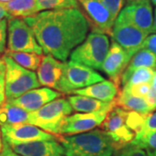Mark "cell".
<instances>
[{
	"instance_id": "cb8c5ba5",
	"label": "cell",
	"mask_w": 156,
	"mask_h": 156,
	"mask_svg": "<svg viewBox=\"0 0 156 156\" xmlns=\"http://www.w3.org/2000/svg\"><path fill=\"white\" fill-rule=\"evenodd\" d=\"M5 55L11 57L20 66L27 69L29 70L37 69L41 63L43 56L36 53H27V52H12L9 50L5 51Z\"/></svg>"
},
{
	"instance_id": "30bf717a",
	"label": "cell",
	"mask_w": 156,
	"mask_h": 156,
	"mask_svg": "<svg viewBox=\"0 0 156 156\" xmlns=\"http://www.w3.org/2000/svg\"><path fill=\"white\" fill-rule=\"evenodd\" d=\"M147 36L144 31L119 17L114 23L111 33L112 39L122 46L131 57L141 50Z\"/></svg>"
},
{
	"instance_id": "603a6c76",
	"label": "cell",
	"mask_w": 156,
	"mask_h": 156,
	"mask_svg": "<svg viewBox=\"0 0 156 156\" xmlns=\"http://www.w3.org/2000/svg\"><path fill=\"white\" fill-rule=\"evenodd\" d=\"M140 68H149L155 69L156 68V56L148 50L142 49L139 50L132 58L129 62L127 69L122 74V78L128 76L134 70Z\"/></svg>"
},
{
	"instance_id": "f1b7e54d",
	"label": "cell",
	"mask_w": 156,
	"mask_h": 156,
	"mask_svg": "<svg viewBox=\"0 0 156 156\" xmlns=\"http://www.w3.org/2000/svg\"><path fill=\"white\" fill-rule=\"evenodd\" d=\"M151 89H152L151 83H139L122 87L123 90L128 92V94L141 98H146V96L148 95Z\"/></svg>"
},
{
	"instance_id": "6da1fadb",
	"label": "cell",
	"mask_w": 156,
	"mask_h": 156,
	"mask_svg": "<svg viewBox=\"0 0 156 156\" xmlns=\"http://www.w3.org/2000/svg\"><path fill=\"white\" fill-rule=\"evenodd\" d=\"M45 55L57 60L68 57L88 36L89 23L80 9H64L38 12L23 19Z\"/></svg>"
},
{
	"instance_id": "4fadbf2b",
	"label": "cell",
	"mask_w": 156,
	"mask_h": 156,
	"mask_svg": "<svg viewBox=\"0 0 156 156\" xmlns=\"http://www.w3.org/2000/svg\"><path fill=\"white\" fill-rule=\"evenodd\" d=\"M107 112L79 113L66 117L62 122L59 134L75 135L89 132L100 127L106 117Z\"/></svg>"
},
{
	"instance_id": "9c48e42d",
	"label": "cell",
	"mask_w": 156,
	"mask_h": 156,
	"mask_svg": "<svg viewBox=\"0 0 156 156\" xmlns=\"http://www.w3.org/2000/svg\"><path fill=\"white\" fill-rule=\"evenodd\" d=\"M3 141L8 145L23 144L38 140H58L59 135L47 133L30 123H18L1 126Z\"/></svg>"
},
{
	"instance_id": "ac0fdd59",
	"label": "cell",
	"mask_w": 156,
	"mask_h": 156,
	"mask_svg": "<svg viewBox=\"0 0 156 156\" xmlns=\"http://www.w3.org/2000/svg\"><path fill=\"white\" fill-rule=\"evenodd\" d=\"M119 89L120 88H118L110 80H103L102 82L90 85L84 89L75 90L71 94L92 97L101 101L110 102L115 100L120 91Z\"/></svg>"
},
{
	"instance_id": "83f0119b",
	"label": "cell",
	"mask_w": 156,
	"mask_h": 156,
	"mask_svg": "<svg viewBox=\"0 0 156 156\" xmlns=\"http://www.w3.org/2000/svg\"><path fill=\"white\" fill-rule=\"evenodd\" d=\"M147 115L140 114L135 111H128L126 124L134 134H137L141 131Z\"/></svg>"
},
{
	"instance_id": "e575fe53",
	"label": "cell",
	"mask_w": 156,
	"mask_h": 156,
	"mask_svg": "<svg viewBox=\"0 0 156 156\" xmlns=\"http://www.w3.org/2000/svg\"><path fill=\"white\" fill-rule=\"evenodd\" d=\"M146 49L153 52L156 56V33L148 35L145 39L143 44L141 46V50Z\"/></svg>"
},
{
	"instance_id": "f35d334b",
	"label": "cell",
	"mask_w": 156,
	"mask_h": 156,
	"mask_svg": "<svg viewBox=\"0 0 156 156\" xmlns=\"http://www.w3.org/2000/svg\"><path fill=\"white\" fill-rule=\"evenodd\" d=\"M152 88L156 90V71H154V78H153V81H152Z\"/></svg>"
},
{
	"instance_id": "5bb4252c",
	"label": "cell",
	"mask_w": 156,
	"mask_h": 156,
	"mask_svg": "<svg viewBox=\"0 0 156 156\" xmlns=\"http://www.w3.org/2000/svg\"><path fill=\"white\" fill-rule=\"evenodd\" d=\"M131 58L128 52L112 39L111 46L103 62L101 70L118 88L122 84V74L129 64Z\"/></svg>"
},
{
	"instance_id": "ab89813d",
	"label": "cell",
	"mask_w": 156,
	"mask_h": 156,
	"mask_svg": "<svg viewBox=\"0 0 156 156\" xmlns=\"http://www.w3.org/2000/svg\"><path fill=\"white\" fill-rule=\"evenodd\" d=\"M3 146H4V142H3V136H2V132H1V128H0V153L3 149Z\"/></svg>"
},
{
	"instance_id": "b9f144b4",
	"label": "cell",
	"mask_w": 156,
	"mask_h": 156,
	"mask_svg": "<svg viewBox=\"0 0 156 156\" xmlns=\"http://www.w3.org/2000/svg\"><path fill=\"white\" fill-rule=\"evenodd\" d=\"M141 1H144V0H126V3L127 5H128V4H133V3H137V2H141Z\"/></svg>"
},
{
	"instance_id": "44dd1931",
	"label": "cell",
	"mask_w": 156,
	"mask_h": 156,
	"mask_svg": "<svg viewBox=\"0 0 156 156\" xmlns=\"http://www.w3.org/2000/svg\"><path fill=\"white\" fill-rule=\"evenodd\" d=\"M2 5L11 18L24 19L38 13L36 0H11Z\"/></svg>"
},
{
	"instance_id": "52a82bcc",
	"label": "cell",
	"mask_w": 156,
	"mask_h": 156,
	"mask_svg": "<svg viewBox=\"0 0 156 156\" xmlns=\"http://www.w3.org/2000/svg\"><path fill=\"white\" fill-rule=\"evenodd\" d=\"M7 50L12 52H27L43 54L33 30L22 18L8 19Z\"/></svg>"
},
{
	"instance_id": "d6986e66",
	"label": "cell",
	"mask_w": 156,
	"mask_h": 156,
	"mask_svg": "<svg viewBox=\"0 0 156 156\" xmlns=\"http://www.w3.org/2000/svg\"><path fill=\"white\" fill-rule=\"evenodd\" d=\"M67 99L72 107L73 110L81 113L107 112L116 105V100L110 102H105L83 95H70Z\"/></svg>"
},
{
	"instance_id": "484cf974",
	"label": "cell",
	"mask_w": 156,
	"mask_h": 156,
	"mask_svg": "<svg viewBox=\"0 0 156 156\" xmlns=\"http://www.w3.org/2000/svg\"><path fill=\"white\" fill-rule=\"evenodd\" d=\"M38 12L64 9H80L77 0H36Z\"/></svg>"
},
{
	"instance_id": "60d3db41",
	"label": "cell",
	"mask_w": 156,
	"mask_h": 156,
	"mask_svg": "<svg viewBox=\"0 0 156 156\" xmlns=\"http://www.w3.org/2000/svg\"><path fill=\"white\" fill-rule=\"evenodd\" d=\"M154 32H156V8L154 10Z\"/></svg>"
},
{
	"instance_id": "f6af8a7d",
	"label": "cell",
	"mask_w": 156,
	"mask_h": 156,
	"mask_svg": "<svg viewBox=\"0 0 156 156\" xmlns=\"http://www.w3.org/2000/svg\"><path fill=\"white\" fill-rule=\"evenodd\" d=\"M113 156H119V154H118V152H116V153H115V154H114Z\"/></svg>"
},
{
	"instance_id": "7a4b0ae2",
	"label": "cell",
	"mask_w": 156,
	"mask_h": 156,
	"mask_svg": "<svg viewBox=\"0 0 156 156\" xmlns=\"http://www.w3.org/2000/svg\"><path fill=\"white\" fill-rule=\"evenodd\" d=\"M65 156H113L117 151L111 137L101 129L58 137Z\"/></svg>"
},
{
	"instance_id": "1f68e13d",
	"label": "cell",
	"mask_w": 156,
	"mask_h": 156,
	"mask_svg": "<svg viewBox=\"0 0 156 156\" xmlns=\"http://www.w3.org/2000/svg\"><path fill=\"white\" fill-rule=\"evenodd\" d=\"M5 63L3 56L0 57V107L6 101L5 95Z\"/></svg>"
},
{
	"instance_id": "7402d4cb",
	"label": "cell",
	"mask_w": 156,
	"mask_h": 156,
	"mask_svg": "<svg viewBox=\"0 0 156 156\" xmlns=\"http://www.w3.org/2000/svg\"><path fill=\"white\" fill-rule=\"evenodd\" d=\"M29 112L6 101L0 107V126L28 123Z\"/></svg>"
},
{
	"instance_id": "d6a6232c",
	"label": "cell",
	"mask_w": 156,
	"mask_h": 156,
	"mask_svg": "<svg viewBox=\"0 0 156 156\" xmlns=\"http://www.w3.org/2000/svg\"><path fill=\"white\" fill-rule=\"evenodd\" d=\"M153 131H156V112L150 113L147 115L143 128L140 133L135 134V136L142 135V134L153 132Z\"/></svg>"
},
{
	"instance_id": "4316f807",
	"label": "cell",
	"mask_w": 156,
	"mask_h": 156,
	"mask_svg": "<svg viewBox=\"0 0 156 156\" xmlns=\"http://www.w3.org/2000/svg\"><path fill=\"white\" fill-rule=\"evenodd\" d=\"M131 144L144 149L149 156H156V131L135 136Z\"/></svg>"
},
{
	"instance_id": "8d00e7d4",
	"label": "cell",
	"mask_w": 156,
	"mask_h": 156,
	"mask_svg": "<svg viewBox=\"0 0 156 156\" xmlns=\"http://www.w3.org/2000/svg\"><path fill=\"white\" fill-rule=\"evenodd\" d=\"M146 101L148 102V104L152 106L154 109L156 108V90L154 89H151V90L149 91L148 95L146 96Z\"/></svg>"
},
{
	"instance_id": "2e32d148",
	"label": "cell",
	"mask_w": 156,
	"mask_h": 156,
	"mask_svg": "<svg viewBox=\"0 0 156 156\" xmlns=\"http://www.w3.org/2000/svg\"><path fill=\"white\" fill-rule=\"evenodd\" d=\"M65 62L57 60L51 55L43 56L37 69V78L41 86L57 90L64 71Z\"/></svg>"
},
{
	"instance_id": "d590c367",
	"label": "cell",
	"mask_w": 156,
	"mask_h": 156,
	"mask_svg": "<svg viewBox=\"0 0 156 156\" xmlns=\"http://www.w3.org/2000/svg\"><path fill=\"white\" fill-rule=\"evenodd\" d=\"M3 142H4V146H3V149L0 153V156H23L15 153L6 142L5 141H3Z\"/></svg>"
},
{
	"instance_id": "8fae6325",
	"label": "cell",
	"mask_w": 156,
	"mask_h": 156,
	"mask_svg": "<svg viewBox=\"0 0 156 156\" xmlns=\"http://www.w3.org/2000/svg\"><path fill=\"white\" fill-rule=\"evenodd\" d=\"M83 10V15L94 32L111 36L115 23L110 12L99 0H77Z\"/></svg>"
},
{
	"instance_id": "7bdbcfd3",
	"label": "cell",
	"mask_w": 156,
	"mask_h": 156,
	"mask_svg": "<svg viewBox=\"0 0 156 156\" xmlns=\"http://www.w3.org/2000/svg\"><path fill=\"white\" fill-rule=\"evenodd\" d=\"M11 0H0V3H6V2H9Z\"/></svg>"
},
{
	"instance_id": "836d02e7",
	"label": "cell",
	"mask_w": 156,
	"mask_h": 156,
	"mask_svg": "<svg viewBox=\"0 0 156 156\" xmlns=\"http://www.w3.org/2000/svg\"><path fill=\"white\" fill-rule=\"evenodd\" d=\"M7 30H8L7 19L1 20L0 21V53H3L5 51Z\"/></svg>"
},
{
	"instance_id": "277c9868",
	"label": "cell",
	"mask_w": 156,
	"mask_h": 156,
	"mask_svg": "<svg viewBox=\"0 0 156 156\" xmlns=\"http://www.w3.org/2000/svg\"><path fill=\"white\" fill-rule=\"evenodd\" d=\"M72 111L68 99L61 97L47 103L37 111L29 113L28 123L47 133L59 135L62 122Z\"/></svg>"
},
{
	"instance_id": "8992f818",
	"label": "cell",
	"mask_w": 156,
	"mask_h": 156,
	"mask_svg": "<svg viewBox=\"0 0 156 156\" xmlns=\"http://www.w3.org/2000/svg\"><path fill=\"white\" fill-rule=\"evenodd\" d=\"M105 80L94 69L70 61L64 64V71L57 90L70 95L73 91L84 89Z\"/></svg>"
},
{
	"instance_id": "e0dca14e",
	"label": "cell",
	"mask_w": 156,
	"mask_h": 156,
	"mask_svg": "<svg viewBox=\"0 0 156 156\" xmlns=\"http://www.w3.org/2000/svg\"><path fill=\"white\" fill-rule=\"evenodd\" d=\"M10 147L15 153L23 156L64 155V148L56 140L32 141L23 144L11 145Z\"/></svg>"
},
{
	"instance_id": "5b68a950",
	"label": "cell",
	"mask_w": 156,
	"mask_h": 156,
	"mask_svg": "<svg viewBox=\"0 0 156 156\" xmlns=\"http://www.w3.org/2000/svg\"><path fill=\"white\" fill-rule=\"evenodd\" d=\"M5 63V95L6 101L17 99L31 89L39 88L37 74L20 66L6 55L3 56Z\"/></svg>"
},
{
	"instance_id": "ffe728a7",
	"label": "cell",
	"mask_w": 156,
	"mask_h": 156,
	"mask_svg": "<svg viewBox=\"0 0 156 156\" xmlns=\"http://www.w3.org/2000/svg\"><path fill=\"white\" fill-rule=\"evenodd\" d=\"M115 100L117 106L122 107L128 111H135L140 114L148 115L154 110V108L148 104L145 98L134 96L123 89L119 91Z\"/></svg>"
},
{
	"instance_id": "f546056e",
	"label": "cell",
	"mask_w": 156,
	"mask_h": 156,
	"mask_svg": "<svg viewBox=\"0 0 156 156\" xmlns=\"http://www.w3.org/2000/svg\"><path fill=\"white\" fill-rule=\"evenodd\" d=\"M99 1H101L110 12L115 22L126 4V0H99Z\"/></svg>"
},
{
	"instance_id": "74e56055",
	"label": "cell",
	"mask_w": 156,
	"mask_h": 156,
	"mask_svg": "<svg viewBox=\"0 0 156 156\" xmlns=\"http://www.w3.org/2000/svg\"><path fill=\"white\" fill-rule=\"evenodd\" d=\"M10 18H11V16L8 14V12L6 11L5 7L2 5V3H0V21L4 19H10Z\"/></svg>"
},
{
	"instance_id": "9a60e30c",
	"label": "cell",
	"mask_w": 156,
	"mask_h": 156,
	"mask_svg": "<svg viewBox=\"0 0 156 156\" xmlns=\"http://www.w3.org/2000/svg\"><path fill=\"white\" fill-rule=\"evenodd\" d=\"M62 96V93L50 88H37L31 89L17 99L7 101L13 105L22 108L25 111L31 113L40 109L52 101Z\"/></svg>"
},
{
	"instance_id": "ee69618b",
	"label": "cell",
	"mask_w": 156,
	"mask_h": 156,
	"mask_svg": "<svg viewBox=\"0 0 156 156\" xmlns=\"http://www.w3.org/2000/svg\"><path fill=\"white\" fill-rule=\"evenodd\" d=\"M151 2H152V4H153L154 5L156 6V0H151Z\"/></svg>"
},
{
	"instance_id": "7c38bea8",
	"label": "cell",
	"mask_w": 156,
	"mask_h": 156,
	"mask_svg": "<svg viewBox=\"0 0 156 156\" xmlns=\"http://www.w3.org/2000/svg\"><path fill=\"white\" fill-rule=\"evenodd\" d=\"M117 17L131 23L147 35L154 32V13L150 0L128 4Z\"/></svg>"
},
{
	"instance_id": "ba28073f",
	"label": "cell",
	"mask_w": 156,
	"mask_h": 156,
	"mask_svg": "<svg viewBox=\"0 0 156 156\" xmlns=\"http://www.w3.org/2000/svg\"><path fill=\"white\" fill-rule=\"evenodd\" d=\"M127 115L128 110L115 105L108 111L104 121L100 126L111 137L116 145L117 151L130 144L135 137V134L126 124Z\"/></svg>"
},
{
	"instance_id": "d4e9b609",
	"label": "cell",
	"mask_w": 156,
	"mask_h": 156,
	"mask_svg": "<svg viewBox=\"0 0 156 156\" xmlns=\"http://www.w3.org/2000/svg\"><path fill=\"white\" fill-rule=\"evenodd\" d=\"M154 70L149 68H140L134 70L128 76L122 79V85L131 86L139 83H152Z\"/></svg>"
},
{
	"instance_id": "3957f363",
	"label": "cell",
	"mask_w": 156,
	"mask_h": 156,
	"mask_svg": "<svg viewBox=\"0 0 156 156\" xmlns=\"http://www.w3.org/2000/svg\"><path fill=\"white\" fill-rule=\"evenodd\" d=\"M109 38L106 34L92 31L70 54V60L101 70L109 50Z\"/></svg>"
},
{
	"instance_id": "4dcf8cb0",
	"label": "cell",
	"mask_w": 156,
	"mask_h": 156,
	"mask_svg": "<svg viewBox=\"0 0 156 156\" xmlns=\"http://www.w3.org/2000/svg\"><path fill=\"white\" fill-rule=\"evenodd\" d=\"M119 156H149L144 149L133 144H128L117 151Z\"/></svg>"
}]
</instances>
